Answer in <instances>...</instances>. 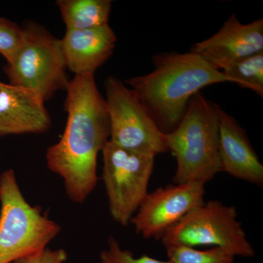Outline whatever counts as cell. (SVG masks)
Wrapping results in <instances>:
<instances>
[{
    "label": "cell",
    "instance_id": "6da1fadb",
    "mask_svg": "<svg viewBox=\"0 0 263 263\" xmlns=\"http://www.w3.org/2000/svg\"><path fill=\"white\" fill-rule=\"evenodd\" d=\"M66 91L67 124L60 141L46 151V163L63 179L71 201L81 204L98 184V157L110 140V119L95 75L75 76Z\"/></svg>",
    "mask_w": 263,
    "mask_h": 263
},
{
    "label": "cell",
    "instance_id": "7a4b0ae2",
    "mask_svg": "<svg viewBox=\"0 0 263 263\" xmlns=\"http://www.w3.org/2000/svg\"><path fill=\"white\" fill-rule=\"evenodd\" d=\"M152 60V72L125 83L164 134L179 125L194 95L210 85L228 82L220 71L191 51L158 53Z\"/></svg>",
    "mask_w": 263,
    "mask_h": 263
},
{
    "label": "cell",
    "instance_id": "3957f363",
    "mask_svg": "<svg viewBox=\"0 0 263 263\" xmlns=\"http://www.w3.org/2000/svg\"><path fill=\"white\" fill-rule=\"evenodd\" d=\"M164 136L177 163L173 183L205 184L221 172L218 105L200 91L190 100L179 125Z\"/></svg>",
    "mask_w": 263,
    "mask_h": 263
},
{
    "label": "cell",
    "instance_id": "277c9868",
    "mask_svg": "<svg viewBox=\"0 0 263 263\" xmlns=\"http://www.w3.org/2000/svg\"><path fill=\"white\" fill-rule=\"evenodd\" d=\"M0 263H11L47 248L62 228L32 206L22 193L14 171L0 176Z\"/></svg>",
    "mask_w": 263,
    "mask_h": 263
},
{
    "label": "cell",
    "instance_id": "5b68a950",
    "mask_svg": "<svg viewBox=\"0 0 263 263\" xmlns=\"http://www.w3.org/2000/svg\"><path fill=\"white\" fill-rule=\"evenodd\" d=\"M23 28V43L5 66V73L10 84L32 90L46 102L70 83L61 40L36 24Z\"/></svg>",
    "mask_w": 263,
    "mask_h": 263
},
{
    "label": "cell",
    "instance_id": "8992f818",
    "mask_svg": "<svg viewBox=\"0 0 263 263\" xmlns=\"http://www.w3.org/2000/svg\"><path fill=\"white\" fill-rule=\"evenodd\" d=\"M160 240L164 247L213 246L226 249L235 257L251 258L256 254L238 221L237 209L219 200H209L193 209L170 228Z\"/></svg>",
    "mask_w": 263,
    "mask_h": 263
},
{
    "label": "cell",
    "instance_id": "52a82bcc",
    "mask_svg": "<svg viewBox=\"0 0 263 263\" xmlns=\"http://www.w3.org/2000/svg\"><path fill=\"white\" fill-rule=\"evenodd\" d=\"M103 181L112 219L127 227L145 197L155 156L126 149L109 141L103 151Z\"/></svg>",
    "mask_w": 263,
    "mask_h": 263
},
{
    "label": "cell",
    "instance_id": "ba28073f",
    "mask_svg": "<svg viewBox=\"0 0 263 263\" xmlns=\"http://www.w3.org/2000/svg\"><path fill=\"white\" fill-rule=\"evenodd\" d=\"M105 98L110 119V141L126 149L157 156L168 152L164 133L120 79L109 76Z\"/></svg>",
    "mask_w": 263,
    "mask_h": 263
},
{
    "label": "cell",
    "instance_id": "9c48e42d",
    "mask_svg": "<svg viewBox=\"0 0 263 263\" xmlns=\"http://www.w3.org/2000/svg\"><path fill=\"white\" fill-rule=\"evenodd\" d=\"M205 184H169L148 193L130 222L146 239L160 240L171 227L193 209L203 204Z\"/></svg>",
    "mask_w": 263,
    "mask_h": 263
},
{
    "label": "cell",
    "instance_id": "30bf717a",
    "mask_svg": "<svg viewBox=\"0 0 263 263\" xmlns=\"http://www.w3.org/2000/svg\"><path fill=\"white\" fill-rule=\"evenodd\" d=\"M190 51L221 71L228 64L263 52V19L245 24L230 15L216 34L195 43Z\"/></svg>",
    "mask_w": 263,
    "mask_h": 263
},
{
    "label": "cell",
    "instance_id": "8fae6325",
    "mask_svg": "<svg viewBox=\"0 0 263 263\" xmlns=\"http://www.w3.org/2000/svg\"><path fill=\"white\" fill-rule=\"evenodd\" d=\"M44 103L32 90L0 82V137L49 130L51 119Z\"/></svg>",
    "mask_w": 263,
    "mask_h": 263
},
{
    "label": "cell",
    "instance_id": "7c38bea8",
    "mask_svg": "<svg viewBox=\"0 0 263 263\" xmlns=\"http://www.w3.org/2000/svg\"><path fill=\"white\" fill-rule=\"evenodd\" d=\"M221 172L257 186L263 184V165L245 129L218 105Z\"/></svg>",
    "mask_w": 263,
    "mask_h": 263
},
{
    "label": "cell",
    "instance_id": "4fadbf2b",
    "mask_svg": "<svg viewBox=\"0 0 263 263\" xmlns=\"http://www.w3.org/2000/svg\"><path fill=\"white\" fill-rule=\"evenodd\" d=\"M67 68L78 75H95L111 57L117 35L108 25L88 29H66L61 39Z\"/></svg>",
    "mask_w": 263,
    "mask_h": 263
},
{
    "label": "cell",
    "instance_id": "5bb4252c",
    "mask_svg": "<svg viewBox=\"0 0 263 263\" xmlns=\"http://www.w3.org/2000/svg\"><path fill=\"white\" fill-rule=\"evenodd\" d=\"M66 29H88L108 25L110 0H59L57 3Z\"/></svg>",
    "mask_w": 263,
    "mask_h": 263
},
{
    "label": "cell",
    "instance_id": "9a60e30c",
    "mask_svg": "<svg viewBox=\"0 0 263 263\" xmlns=\"http://www.w3.org/2000/svg\"><path fill=\"white\" fill-rule=\"evenodd\" d=\"M220 72L228 82L251 89L263 98V52L228 64Z\"/></svg>",
    "mask_w": 263,
    "mask_h": 263
},
{
    "label": "cell",
    "instance_id": "2e32d148",
    "mask_svg": "<svg viewBox=\"0 0 263 263\" xmlns=\"http://www.w3.org/2000/svg\"><path fill=\"white\" fill-rule=\"evenodd\" d=\"M171 263H233V254L220 247L198 250L193 247L176 245L164 247Z\"/></svg>",
    "mask_w": 263,
    "mask_h": 263
},
{
    "label": "cell",
    "instance_id": "e0dca14e",
    "mask_svg": "<svg viewBox=\"0 0 263 263\" xmlns=\"http://www.w3.org/2000/svg\"><path fill=\"white\" fill-rule=\"evenodd\" d=\"M24 28L11 21L0 17V53L9 62L24 39Z\"/></svg>",
    "mask_w": 263,
    "mask_h": 263
},
{
    "label": "cell",
    "instance_id": "ac0fdd59",
    "mask_svg": "<svg viewBox=\"0 0 263 263\" xmlns=\"http://www.w3.org/2000/svg\"><path fill=\"white\" fill-rule=\"evenodd\" d=\"M101 263H171L169 260H160L143 254L139 257L127 249H124L114 236L108 239V248L103 249L100 254Z\"/></svg>",
    "mask_w": 263,
    "mask_h": 263
},
{
    "label": "cell",
    "instance_id": "d6986e66",
    "mask_svg": "<svg viewBox=\"0 0 263 263\" xmlns=\"http://www.w3.org/2000/svg\"><path fill=\"white\" fill-rule=\"evenodd\" d=\"M68 254L63 249H45L37 253L31 254L14 261L13 263H65Z\"/></svg>",
    "mask_w": 263,
    "mask_h": 263
}]
</instances>
